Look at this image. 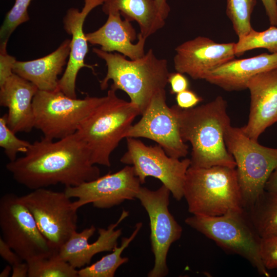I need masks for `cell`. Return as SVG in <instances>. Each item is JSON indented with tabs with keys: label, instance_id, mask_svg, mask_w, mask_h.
<instances>
[{
	"label": "cell",
	"instance_id": "1",
	"mask_svg": "<svg viewBox=\"0 0 277 277\" xmlns=\"http://www.w3.org/2000/svg\"><path fill=\"white\" fill-rule=\"evenodd\" d=\"M6 167L16 182L32 190L57 184L76 186L100 176L76 132L57 141L43 137Z\"/></svg>",
	"mask_w": 277,
	"mask_h": 277
},
{
	"label": "cell",
	"instance_id": "2",
	"mask_svg": "<svg viewBox=\"0 0 277 277\" xmlns=\"http://www.w3.org/2000/svg\"><path fill=\"white\" fill-rule=\"evenodd\" d=\"M172 107L183 140L191 146L190 166L236 167L225 142V133L231 123L227 103L222 96L190 109H182L177 105Z\"/></svg>",
	"mask_w": 277,
	"mask_h": 277
},
{
	"label": "cell",
	"instance_id": "3",
	"mask_svg": "<svg viewBox=\"0 0 277 277\" xmlns=\"http://www.w3.org/2000/svg\"><path fill=\"white\" fill-rule=\"evenodd\" d=\"M92 51L105 62L107 68L105 77L100 81L101 90L106 89L109 81H112L110 88L127 93L141 115L153 96L165 89L168 83V61L157 58L151 49L143 57L134 60L119 53L107 52L96 48Z\"/></svg>",
	"mask_w": 277,
	"mask_h": 277
},
{
	"label": "cell",
	"instance_id": "4",
	"mask_svg": "<svg viewBox=\"0 0 277 277\" xmlns=\"http://www.w3.org/2000/svg\"><path fill=\"white\" fill-rule=\"evenodd\" d=\"M110 89L102 101L85 118L76 133L86 146L93 164L110 167V155L140 111L130 101Z\"/></svg>",
	"mask_w": 277,
	"mask_h": 277
},
{
	"label": "cell",
	"instance_id": "5",
	"mask_svg": "<svg viewBox=\"0 0 277 277\" xmlns=\"http://www.w3.org/2000/svg\"><path fill=\"white\" fill-rule=\"evenodd\" d=\"M183 197L193 215L214 216L245 211L235 168L190 166L184 181Z\"/></svg>",
	"mask_w": 277,
	"mask_h": 277
},
{
	"label": "cell",
	"instance_id": "6",
	"mask_svg": "<svg viewBox=\"0 0 277 277\" xmlns=\"http://www.w3.org/2000/svg\"><path fill=\"white\" fill-rule=\"evenodd\" d=\"M185 223L222 248L247 260L261 275L270 276L261 256L262 239L245 210L214 216L193 215Z\"/></svg>",
	"mask_w": 277,
	"mask_h": 277
},
{
	"label": "cell",
	"instance_id": "7",
	"mask_svg": "<svg viewBox=\"0 0 277 277\" xmlns=\"http://www.w3.org/2000/svg\"><path fill=\"white\" fill-rule=\"evenodd\" d=\"M226 148L236 163V171L245 210L265 190L269 176L277 167V148L260 145L241 128L229 126L224 136Z\"/></svg>",
	"mask_w": 277,
	"mask_h": 277
},
{
	"label": "cell",
	"instance_id": "8",
	"mask_svg": "<svg viewBox=\"0 0 277 277\" xmlns=\"http://www.w3.org/2000/svg\"><path fill=\"white\" fill-rule=\"evenodd\" d=\"M103 97L71 98L59 89L38 90L33 99L34 128L44 137L61 139L74 134L82 122L102 101Z\"/></svg>",
	"mask_w": 277,
	"mask_h": 277
},
{
	"label": "cell",
	"instance_id": "9",
	"mask_svg": "<svg viewBox=\"0 0 277 277\" xmlns=\"http://www.w3.org/2000/svg\"><path fill=\"white\" fill-rule=\"evenodd\" d=\"M0 228L3 240L26 262L58 253L41 233L21 197L14 193L1 197Z\"/></svg>",
	"mask_w": 277,
	"mask_h": 277
},
{
	"label": "cell",
	"instance_id": "10",
	"mask_svg": "<svg viewBox=\"0 0 277 277\" xmlns=\"http://www.w3.org/2000/svg\"><path fill=\"white\" fill-rule=\"evenodd\" d=\"M43 235L57 252L77 230V210L65 191L45 188L20 196Z\"/></svg>",
	"mask_w": 277,
	"mask_h": 277
},
{
	"label": "cell",
	"instance_id": "11",
	"mask_svg": "<svg viewBox=\"0 0 277 277\" xmlns=\"http://www.w3.org/2000/svg\"><path fill=\"white\" fill-rule=\"evenodd\" d=\"M127 150L121 162L133 167L141 184L149 176L160 180L170 191L173 198L183 197V186L190 159L171 157L159 145L148 146L137 138L127 137Z\"/></svg>",
	"mask_w": 277,
	"mask_h": 277
},
{
	"label": "cell",
	"instance_id": "12",
	"mask_svg": "<svg viewBox=\"0 0 277 277\" xmlns=\"http://www.w3.org/2000/svg\"><path fill=\"white\" fill-rule=\"evenodd\" d=\"M170 193L169 189L162 184L155 190L141 186L136 196L149 219L150 241L154 263L148 273V277L168 275V252L172 243L179 240L182 234V227L168 209Z\"/></svg>",
	"mask_w": 277,
	"mask_h": 277
},
{
	"label": "cell",
	"instance_id": "13",
	"mask_svg": "<svg viewBox=\"0 0 277 277\" xmlns=\"http://www.w3.org/2000/svg\"><path fill=\"white\" fill-rule=\"evenodd\" d=\"M127 137L151 140L174 158L180 159L188 153V146L181 137L175 113L166 103L165 89L153 96L141 119L127 131Z\"/></svg>",
	"mask_w": 277,
	"mask_h": 277
},
{
	"label": "cell",
	"instance_id": "14",
	"mask_svg": "<svg viewBox=\"0 0 277 277\" xmlns=\"http://www.w3.org/2000/svg\"><path fill=\"white\" fill-rule=\"evenodd\" d=\"M141 184L133 167L127 165L114 173H108L76 186L65 187L64 191L69 197L77 198L73 202L76 210L88 204L97 208L109 209L136 199Z\"/></svg>",
	"mask_w": 277,
	"mask_h": 277
},
{
	"label": "cell",
	"instance_id": "15",
	"mask_svg": "<svg viewBox=\"0 0 277 277\" xmlns=\"http://www.w3.org/2000/svg\"><path fill=\"white\" fill-rule=\"evenodd\" d=\"M234 45L235 43H219L197 36L175 48L174 69L193 80H205L212 70L234 59Z\"/></svg>",
	"mask_w": 277,
	"mask_h": 277
},
{
	"label": "cell",
	"instance_id": "16",
	"mask_svg": "<svg viewBox=\"0 0 277 277\" xmlns=\"http://www.w3.org/2000/svg\"><path fill=\"white\" fill-rule=\"evenodd\" d=\"M104 0H85L81 11L69 9L63 18L64 29L71 35L70 51L67 66L58 81V89L71 98H77L76 81L79 71L88 68L94 71V66L85 63L88 52V41L83 31L86 17L95 7L103 5Z\"/></svg>",
	"mask_w": 277,
	"mask_h": 277
},
{
	"label": "cell",
	"instance_id": "17",
	"mask_svg": "<svg viewBox=\"0 0 277 277\" xmlns=\"http://www.w3.org/2000/svg\"><path fill=\"white\" fill-rule=\"evenodd\" d=\"M247 89L250 104L247 124L241 127L249 138L258 141L260 135L277 122V69L252 77Z\"/></svg>",
	"mask_w": 277,
	"mask_h": 277
},
{
	"label": "cell",
	"instance_id": "18",
	"mask_svg": "<svg viewBox=\"0 0 277 277\" xmlns=\"http://www.w3.org/2000/svg\"><path fill=\"white\" fill-rule=\"evenodd\" d=\"M128 215L129 212L123 209L115 223L110 224L106 229H98V237L92 243L89 240L95 232L94 225L80 232L75 231L60 248L58 255L76 269L85 267L96 254L111 251L118 245L117 240L122 231L116 228Z\"/></svg>",
	"mask_w": 277,
	"mask_h": 277
},
{
	"label": "cell",
	"instance_id": "19",
	"mask_svg": "<svg viewBox=\"0 0 277 277\" xmlns=\"http://www.w3.org/2000/svg\"><path fill=\"white\" fill-rule=\"evenodd\" d=\"M38 90L32 83L14 73L0 85V105L8 108L7 125L15 133L29 132L34 128L32 103Z\"/></svg>",
	"mask_w": 277,
	"mask_h": 277
},
{
	"label": "cell",
	"instance_id": "20",
	"mask_svg": "<svg viewBox=\"0 0 277 277\" xmlns=\"http://www.w3.org/2000/svg\"><path fill=\"white\" fill-rule=\"evenodd\" d=\"M105 23L97 30L86 34L90 44L101 46V49L107 52H117L130 60L143 57L147 38L136 33L131 22L123 19L120 12H110Z\"/></svg>",
	"mask_w": 277,
	"mask_h": 277
},
{
	"label": "cell",
	"instance_id": "21",
	"mask_svg": "<svg viewBox=\"0 0 277 277\" xmlns=\"http://www.w3.org/2000/svg\"><path fill=\"white\" fill-rule=\"evenodd\" d=\"M277 69V53L232 60L212 70L205 81L227 91L247 89L249 80L266 71Z\"/></svg>",
	"mask_w": 277,
	"mask_h": 277
},
{
	"label": "cell",
	"instance_id": "22",
	"mask_svg": "<svg viewBox=\"0 0 277 277\" xmlns=\"http://www.w3.org/2000/svg\"><path fill=\"white\" fill-rule=\"evenodd\" d=\"M70 43V39H66L55 51L39 58L16 61L13 65V73L32 83L39 90H58V76L67 64Z\"/></svg>",
	"mask_w": 277,
	"mask_h": 277
},
{
	"label": "cell",
	"instance_id": "23",
	"mask_svg": "<svg viewBox=\"0 0 277 277\" xmlns=\"http://www.w3.org/2000/svg\"><path fill=\"white\" fill-rule=\"evenodd\" d=\"M102 6L107 15L120 12L124 19L135 21L140 29L139 34L146 38L165 24L155 0H104Z\"/></svg>",
	"mask_w": 277,
	"mask_h": 277
},
{
	"label": "cell",
	"instance_id": "24",
	"mask_svg": "<svg viewBox=\"0 0 277 277\" xmlns=\"http://www.w3.org/2000/svg\"><path fill=\"white\" fill-rule=\"evenodd\" d=\"M245 211L261 239L277 235V193L264 190Z\"/></svg>",
	"mask_w": 277,
	"mask_h": 277
},
{
	"label": "cell",
	"instance_id": "25",
	"mask_svg": "<svg viewBox=\"0 0 277 277\" xmlns=\"http://www.w3.org/2000/svg\"><path fill=\"white\" fill-rule=\"evenodd\" d=\"M142 222L135 224L134 229L129 237H123L121 245H117L112 252L104 256L93 264L78 270L79 277H113L117 269L129 261L127 257L121 256L124 249L134 239L142 227Z\"/></svg>",
	"mask_w": 277,
	"mask_h": 277
},
{
	"label": "cell",
	"instance_id": "26",
	"mask_svg": "<svg viewBox=\"0 0 277 277\" xmlns=\"http://www.w3.org/2000/svg\"><path fill=\"white\" fill-rule=\"evenodd\" d=\"M28 277H78V270L57 254L27 262Z\"/></svg>",
	"mask_w": 277,
	"mask_h": 277
},
{
	"label": "cell",
	"instance_id": "27",
	"mask_svg": "<svg viewBox=\"0 0 277 277\" xmlns=\"http://www.w3.org/2000/svg\"><path fill=\"white\" fill-rule=\"evenodd\" d=\"M265 49L270 53H277V27L270 26L267 29L258 31L252 29L235 43V56H240L249 50Z\"/></svg>",
	"mask_w": 277,
	"mask_h": 277
},
{
	"label": "cell",
	"instance_id": "28",
	"mask_svg": "<svg viewBox=\"0 0 277 277\" xmlns=\"http://www.w3.org/2000/svg\"><path fill=\"white\" fill-rule=\"evenodd\" d=\"M256 4V0H227L226 14L239 38L253 29L251 18Z\"/></svg>",
	"mask_w": 277,
	"mask_h": 277
},
{
	"label": "cell",
	"instance_id": "29",
	"mask_svg": "<svg viewBox=\"0 0 277 277\" xmlns=\"http://www.w3.org/2000/svg\"><path fill=\"white\" fill-rule=\"evenodd\" d=\"M32 0H15L7 13L0 29V44H7L12 32L20 25L29 19L28 7Z\"/></svg>",
	"mask_w": 277,
	"mask_h": 277
},
{
	"label": "cell",
	"instance_id": "30",
	"mask_svg": "<svg viewBox=\"0 0 277 277\" xmlns=\"http://www.w3.org/2000/svg\"><path fill=\"white\" fill-rule=\"evenodd\" d=\"M15 134L8 127L7 114H5L0 118V146L4 149V152L10 162L15 161L18 153L25 154L32 144L18 138Z\"/></svg>",
	"mask_w": 277,
	"mask_h": 277
},
{
	"label": "cell",
	"instance_id": "31",
	"mask_svg": "<svg viewBox=\"0 0 277 277\" xmlns=\"http://www.w3.org/2000/svg\"><path fill=\"white\" fill-rule=\"evenodd\" d=\"M261 256L267 270L277 268V235L262 239Z\"/></svg>",
	"mask_w": 277,
	"mask_h": 277
},
{
	"label": "cell",
	"instance_id": "32",
	"mask_svg": "<svg viewBox=\"0 0 277 277\" xmlns=\"http://www.w3.org/2000/svg\"><path fill=\"white\" fill-rule=\"evenodd\" d=\"M7 44H0V85L13 73L16 58L7 52Z\"/></svg>",
	"mask_w": 277,
	"mask_h": 277
},
{
	"label": "cell",
	"instance_id": "33",
	"mask_svg": "<svg viewBox=\"0 0 277 277\" xmlns=\"http://www.w3.org/2000/svg\"><path fill=\"white\" fill-rule=\"evenodd\" d=\"M202 100L201 96L189 89L176 94L177 105L182 109L193 108Z\"/></svg>",
	"mask_w": 277,
	"mask_h": 277
},
{
	"label": "cell",
	"instance_id": "34",
	"mask_svg": "<svg viewBox=\"0 0 277 277\" xmlns=\"http://www.w3.org/2000/svg\"><path fill=\"white\" fill-rule=\"evenodd\" d=\"M168 83L170 85V93L177 94L189 88V82L184 74L176 71L170 73Z\"/></svg>",
	"mask_w": 277,
	"mask_h": 277
},
{
	"label": "cell",
	"instance_id": "35",
	"mask_svg": "<svg viewBox=\"0 0 277 277\" xmlns=\"http://www.w3.org/2000/svg\"><path fill=\"white\" fill-rule=\"evenodd\" d=\"M0 255L12 266L23 261L22 258L6 243L2 236L0 237Z\"/></svg>",
	"mask_w": 277,
	"mask_h": 277
},
{
	"label": "cell",
	"instance_id": "36",
	"mask_svg": "<svg viewBox=\"0 0 277 277\" xmlns=\"http://www.w3.org/2000/svg\"><path fill=\"white\" fill-rule=\"evenodd\" d=\"M270 26L277 27V0H261Z\"/></svg>",
	"mask_w": 277,
	"mask_h": 277
},
{
	"label": "cell",
	"instance_id": "37",
	"mask_svg": "<svg viewBox=\"0 0 277 277\" xmlns=\"http://www.w3.org/2000/svg\"><path fill=\"white\" fill-rule=\"evenodd\" d=\"M12 277L28 276L29 266L27 262L22 261L12 266Z\"/></svg>",
	"mask_w": 277,
	"mask_h": 277
},
{
	"label": "cell",
	"instance_id": "38",
	"mask_svg": "<svg viewBox=\"0 0 277 277\" xmlns=\"http://www.w3.org/2000/svg\"><path fill=\"white\" fill-rule=\"evenodd\" d=\"M265 190L277 193V167L272 171L267 181Z\"/></svg>",
	"mask_w": 277,
	"mask_h": 277
},
{
	"label": "cell",
	"instance_id": "39",
	"mask_svg": "<svg viewBox=\"0 0 277 277\" xmlns=\"http://www.w3.org/2000/svg\"><path fill=\"white\" fill-rule=\"evenodd\" d=\"M155 1L156 3L161 15L164 19H166L170 11V8L167 3V0Z\"/></svg>",
	"mask_w": 277,
	"mask_h": 277
},
{
	"label": "cell",
	"instance_id": "40",
	"mask_svg": "<svg viewBox=\"0 0 277 277\" xmlns=\"http://www.w3.org/2000/svg\"><path fill=\"white\" fill-rule=\"evenodd\" d=\"M12 271V266L8 265L5 267L0 273V277H8Z\"/></svg>",
	"mask_w": 277,
	"mask_h": 277
}]
</instances>
